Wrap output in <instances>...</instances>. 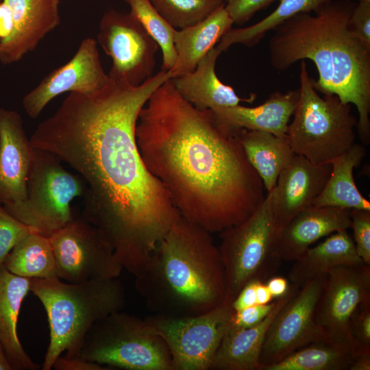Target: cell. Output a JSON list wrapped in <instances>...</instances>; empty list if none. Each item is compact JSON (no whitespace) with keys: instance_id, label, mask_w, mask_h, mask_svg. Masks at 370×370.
<instances>
[{"instance_id":"cell-1","label":"cell","mask_w":370,"mask_h":370,"mask_svg":"<svg viewBox=\"0 0 370 370\" xmlns=\"http://www.w3.org/2000/svg\"><path fill=\"white\" fill-rule=\"evenodd\" d=\"M172 77L171 71L160 70L136 86L109 77L95 93L70 92L29 139L33 147L53 154L84 179V219L134 276L180 216L145 165L135 136L141 109Z\"/></svg>"},{"instance_id":"cell-2","label":"cell","mask_w":370,"mask_h":370,"mask_svg":"<svg viewBox=\"0 0 370 370\" xmlns=\"http://www.w3.org/2000/svg\"><path fill=\"white\" fill-rule=\"evenodd\" d=\"M135 136L145 165L180 215L210 233L243 222L265 197L236 132L184 99L172 78L141 109Z\"/></svg>"},{"instance_id":"cell-3","label":"cell","mask_w":370,"mask_h":370,"mask_svg":"<svg viewBox=\"0 0 370 370\" xmlns=\"http://www.w3.org/2000/svg\"><path fill=\"white\" fill-rule=\"evenodd\" d=\"M356 3L334 0L315 13H300L275 29L269 42L270 62L280 71L305 59L318 71L314 88L335 95L358 112L357 129L365 145L370 141V49L349 31Z\"/></svg>"},{"instance_id":"cell-4","label":"cell","mask_w":370,"mask_h":370,"mask_svg":"<svg viewBox=\"0 0 370 370\" xmlns=\"http://www.w3.org/2000/svg\"><path fill=\"white\" fill-rule=\"evenodd\" d=\"M211 234L180 215L158 244L135 276L153 314L195 316L226 301L225 269Z\"/></svg>"},{"instance_id":"cell-5","label":"cell","mask_w":370,"mask_h":370,"mask_svg":"<svg viewBox=\"0 0 370 370\" xmlns=\"http://www.w3.org/2000/svg\"><path fill=\"white\" fill-rule=\"evenodd\" d=\"M29 291L46 311L49 343L42 370L52 369L63 352L78 357L85 337L97 321L123 310L126 303L124 286L119 278L70 283L57 279H30Z\"/></svg>"},{"instance_id":"cell-6","label":"cell","mask_w":370,"mask_h":370,"mask_svg":"<svg viewBox=\"0 0 370 370\" xmlns=\"http://www.w3.org/2000/svg\"><path fill=\"white\" fill-rule=\"evenodd\" d=\"M297 103L286 138L295 154L313 163H330L354 143L358 119L351 104L335 95L321 97L313 85L304 60L300 64Z\"/></svg>"},{"instance_id":"cell-7","label":"cell","mask_w":370,"mask_h":370,"mask_svg":"<svg viewBox=\"0 0 370 370\" xmlns=\"http://www.w3.org/2000/svg\"><path fill=\"white\" fill-rule=\"evenodd\" d=\"M78 357L111 369L173 370L164 340L145 319L122 310L92 325Z\"/></svg>"},{"instance_id":"cell-8","label":"cell","mask_w":370,"mask_h":370,"mask_svg":"<svg viewBox=\"0 0 370 370\" xmlns=\"http://www.w3.org/2000/svg\"><path fill=\"white\" fill-rule=\"evenodd\" d=\"M271 191L243 222L219 232L218 247L227 282L226 300L234 299L250 280L265 282L280 268Z\"/></svg>"},{"instance_id":"cell-9","label":"cell","mask_w":370,"mask_h":370,"mask_svg":"<svg viewBox=\"0 0 370 370\" xmlns=\"http://www.w3.org/2000/svg\"><path fill=\"white\" fill-rule=\"evenodd\" d=\"M61 162L53 154L34 147L26 198L5 208L48 238L73 220L71 203L83 196L86 189L82 178L66 170Z\"/></svg>"},{"instance_id":"cell-10","label":"cell","mask_w":370,"mask_h":370,"mask_svg":"<svg viewBox=\"0 0 370 370\" xmlns=\"http://www.w3.org/2000/svg\"><path fill=\"white\" fill-rule=\"evenodd\" d=\"M232 302L204 314L170 316L153 314L145 318L165 342L173 370H209L212 360L230 325Z\"/></svg>"},{"instance_id":"cell-11","label":"cell","mask_w":370,"mask_h":370,"mask_svg":"<svg viewBox=\"0 0 370 370\" xmlns=\"http://www.w3.org/2000/svg\"><path fill=\"white\" fill-rule=\"evenodd\" d=\"M49 239L60 280L80 283L119 278L123 267L112 246L84 219H73Z\"/></svg>"},{"instance_id":"cell-12","label":"cell","mask_w":370,"mask_h":370,"mask_svg":"<svg viewBox=\"0 0 370 370\" xmlns=\"http://www.w3.org/2000/svg\"><path fill=\"white\" fill-rule=\"evenodd\" d=\"M97 38L112 59L110 79L136 86L153 75L159 46L130 12L104 13Z\"/></svg>"},{"instance_id":"cell-13","label":"cell","mask_w":370,"mask_h":370,"mask_svg":"<svg viewBox=\"0 0 370 370\" xmlns=\"http://www.w3.org/2000/svg\"><path fill=\"white\" fill-rule=\"evenodd\" d=\"M326 275L300 286L278 312L262 347L259 370L311 343L328 341L315 321L316 307Z\"/></svg>"},{"instance_id":"cell-14","label":"cell","mask_w":370,"mask_h":370,"mask_svg":"<svg viewBox=\"0 0 370 370\" xmlns=\"http://www.w3.org/2000/svg\"><path fill=\"white\" fill-rule=\"evenodd\" d=\"M370 299V264L339 266L326 275L317 304L315 321L326 339L349 347L351 318L358 306ZM355 355V354H354Z\"/></svg>"},{"instance_id":"cell-15","label":"cell","mask_w":370,"mask_h":370,"mask_svg":"<svg viewBox=\"0 0 370 370\" xmlns=\"http://www.w3.org/2000/svg\"><path fill=\"white\" fill-rule=\"evenodd\" d=\"M109 79L100 60L97 41L86 38L69 61L49 73L24 96L23 109L29 117L36 119L60 94H93L101 90Z\"/></svg>"},{"instance_id":"cell-16","label":"cell","mask_w":370,"mask_h":370,"mask_svg":"<svg viewBox=\"0 0 370 370\" xmlns=\"http://www.w3.org/2000/svg\"><path fill=\"white\" fill-rule=\"evenodd\" d=\"M331 171V163L315 164L302 156H293L271 190L277 233L299 212L312 206L323 190Z\"/></svg>"},{"instance_id":"cell-17","label":"cell","mask_w":370,"mask_h":370,"mask_svg":"<svg viewBox=\"0 0 370 370\" xmlns=\"http://www.w3.org/2000/svg\"><path fill=\"white\" fill-rule=\"evenodd\" d=\"M34 147L16 110L0 108V203L5 208L22 203Z\"/></svg>"},{"instance_id":"cell-18","label":"cell","mask_w":370,"mask_h":370,"mask_svg":"<svg viewBox=\"0 0 370 370\" xmlns=\"http://www.w3.org/2000/svg\"><path fill=\"white\" fill-rule=\"evenodd\" d=\"M10 8L13 27L0 41V62L10 64L32 51L60 22V0H3Z\"/></svg>"},{"instance_id":"cell-19","label":"cell","mask_w":370,"mask_h":370,"mask_svg":"<svg viewBox=\"0 0 370 370\" xmlns=\"http://www.w3.org/2000/svg\"><path fill=\"white\" fill-rule=\"evenodd\" d=\"M351 210L332 206H311L295 215L276 236L282 261L294 262L318 240L351 228Z\"/></svg>"},{"instance_id":"cell-20","label":"cell","mask_w":370,"mask_h":370,"mask_svg":"<svg viewBox=\"0 0 370 370\" xmlns=\"http://www.w3.org/2000/svg\"><path fill=\"white\" fill-rule=\"evenodd\" d=\"M299 287L289 284L286 293L275 299L272 310L258 324L246 328L230 325L212 360L209 370H259L260 357L267 332L278 312Z\"/></svg>"},{"instance_id":"cell-21","label":"cell","mask_w":370,"mask_h":370,"mask_svg":"<svg viewBox=\"0 0 370 370\" xmlns=\"http://www.w3.org/2000/svg\"><path fill=\"white\" fill-rule=\"evenodd\" d=\"M299 95V88L286 93L276 91L271 93L263 103L256 107L237 105L210 111L216 122L230 131L246 129L286 137L288 126Z\"/></svg>"},{"instance_id":"cell-22","label":"cell","mask_w":370,"mask_h":370,"mask_svg":"<svg viewBox=\"0 0 370 370\" xmlns=\"http://www.w3.org/2000/svg\"><path fill=\"white\" fill-rule=\"evenodd\" d=\"M221 51L215 46L198 63L192 72L172 78L180 95L196 108L213 110L251 101L240 98L230 86L222 83L215 72L216 61Z\"/></svg>"},{"instance_id":"cell-23","label":"cell","mask_w":370,"mask_h":370,"mask_svg":"<svg viewBox=\"0 0 370 370\" xmlns=\"http://www.w3.org/2000/svg\"><path fill=\"white\" fill-rule=\"evenodd\" d=\"M30 279L0 267V342L13 370H36L18 338L17 324L23 301L29 293Z\"/></svg>"},{"instance_id":"cell-24","label":"cell","mask_w":370,"mask_h":370,"mask_svg":"<svg viewBox=\"0 0 370 370\" xmlns=\"http://www.w3.org/2000/svg\"><path fill=\"white\" fill-rule=\"evenodd\" d=\"M233 24L223 5L197 23L175 29L173 42L177 62L171 70L173 78L193 71Z\"/></svg>"},{"instance_id":"cell-25","label":"cell","mask_w":370,"mask_h":370,"mask_svg":"<svg viewBox=\"0 0 370 370\" xmlns=\"http://www.w3.org/2000/svg\"><path fill=\"white\" fill-rule=\"evenodd\" d=\"M365 263L358 256L352 236L347 230L328 236L316 246L310 247L294 261L288 278L291 284L301 286L308 281L339 266Z\"/></svg>"},{"instance_id":"cell-26","label":"cell","mask_w":370,"mask_h":370,"mask_svg":"<svg viewBox=\"0 0 370 370\" xmlns=\"http://www.w3.org/2000/svg\"><path fill=\"white\" fill-rule=\"evenodd\" d=\"M235 132L265 190L271 191L280 174L295 155L287 138L264 131L241 129Z\"/></svg>"},{"instance_id":"cell-27","label":"cell","mask_w":370,"mask_h":370,"mask_svg":"<svg viewBox=\"0 0 370 370\" xmlns=\"http://www.w3.org/2000/svg\"><path fill=\"white\" fill-rule=\"evenodd\" d=\"M365 155V148L354 143L334 159L328 182L312 206L370 210V203L360 193L353 175L354 168L361 164Z\"/></svg>"},{"instance_id":"cell-28","label":"cell","mask_w":370,"mask_h":370,"mask_svg":"<svg viewBox=\"0 0 370 370\" xmlns=\"http://www.w3.org/2000/svg\"><path fill=\"white\" fill-rule=\"evenodd\" d=\"M3 265L10 273L29 279L58 278L49 239L38 232L28 235L16 245Z\"/></svg>"},{"instance_id":"cell-29","label":"cell","mask_w":370,"mask_h":370,"mask_svg":"<svg viewBox=\"0 0 370 370\" xmlns=\"http://www.w3.org/2000/svg\"><path fill=\"white\" fill-rule=\"evenodd\" d=\"M276 8L256 23L230 29L216 46L221 52L234 44L254 47L271 31L287 19L300 13H315L334 0H279Z\"/></svg>"},{"instance_id":"cell-30","label":"cell","mask_w":370,"mask_h":370,"mask_svg":"<svg viewBox=\"0 0 370 370\" xmlns=\"http://www.w3.org/2000/svg\"><path fill=\"white\" fill-rule=\"evenodd\" d=\"M355 357L347 346L321 341L302 347L260 370H349Z\"/></svg>"},{"instance_id":"cell-31","label":"cell","mask_w":370,"mask_h":370,"mask_svg":"<svg viewBox=\"0 0 370 370\" xmlns=\"http://www.w3.org/2000/svg\"><path fill=\"white\" fill-rule=\"evenodd\" d=\"M130 7V12L138 20L150 36L161 49V70L171 71L177 62L172 27L154 8L149 0H124Z\"/></svg>"},{"instance_id":"cell-32","label":"cell","mask_w":370,"mask_h":370,"mask_svg":"<svg viewBox=\"0 0 370 370\" xmlns=\"http://www.w3.org/2000/svg\"><path fill=\"white\" fill-rule=\"evenodd\" d=\"M158 13L174 28L183 29L197 23L225 0H149Z\"/></svg>"},{"instance_id":"cell-33","label":"cell","mask_w":370,"mask_h":370,"mask_svg":"<svg viewBox=\"0 0 370 370\" xmlns=\"http://www.w3.org/2000/svg\"><path fill=\"white\" fill-rule=\"evenodd\" d=\"M34 232L37 231L14 217L0 203V267L16 245Z\"/></svg>"},{"instance_id":"cell-34","label":"cell","mask_w":370,"mask_h":370,"mask_svg":"<svg viewBox=\"0 0 370 370\" xmlns=\"http://www.w3.org/2000/svg\"><path fill=\"white\" fill-rule=\"evenodd\" d=\"M349 332L355 356L370 354V299L361 303L354 312Z\"/></svg>"},{"instance_id":"cell-35","label":"cell","mask_w":370,"mask_h":370,"mask_svg":"<svg viewBox=\"0 0 370 370\" xmlns=\"http://www.w3.org/2000/svg\"><path fill=\"white\" fill-rule=\"evenodd\" d=\"M353 240L356 251L367 264H370V210H351Z\"/></svg>"},{"instance_id":"cell-36","label":"cell","mask_w":370,"mask_h":370,"mask_svg":"<svg viewBox=\"0 0 370 370\" xmlns=\"http://www.w3.org/2000/svg\"><path fill=\"white\" fill-rule=\"evenodd\" d=\"M350 32L370 49V1H359L355 5L348 22Z\"/></svg>"},{"instance_id":"cell-37","label":"cell","mask_w":370,"mask_h":370,"mask_svg":"<svg viewBox=\"0 0 370 370\" xmlns=\"http://www.w3.org/2000/svg\"><path fill=\"white\" fill-rule=\"evenodd\" d=\"M274 0H225V8L234 23H247L258 11L265 9Z\"/></svg>"},{"instance_id":"cell-38","label":"cell","mask_w":370,"mask_h":370,"mask_svg":"<svg viewBox=\"0 0 370 370\" xmlns=\"http://www.w3.org/2000/svg\"><path fill=\"white\" fill-rule=\"evenodd\" d=\"M275 304L274 299L267 304H255L238 311H234L230 326L246 328L258 324L270 313Z\"/></svg>"},{"instance_id":"cell-39","label":"cell","mask_w":370,"mask_h":370,"mask_svg":"<svg viewBox=\"0 0 370 370\" xmlns=\"http://www.w3.org/2000/svg\"><path fill=\"white\" fill-rule=\"evenodd\" d=\"M52 368L56 370H108V367L84 360L79 357L72 358L60 356Z\"/></svg>"},{"instance_id":"cell-40","label":"cell","mask_w":370,"mask_h":370,"mask_svg":"<svg viewBox=\"0 0 370 370\" xmlns=\"http://www.w3.org/2000/svg\"><path fill=\"white\" fill-rule=\"evenodd\" d=\"M259 282L260 281L250 280L241 288L232 302L234 311H238L257 304L256 289Z\"/></svg>"},{"instance_id":"cell-41","label":"cell","mask_w":370,"mask_h":370,"mask_svg":"<svg viewBox=\"0 0 370 370\" xmlns=\"http://www.w3.org/2000/svg\"><path fill=\"white\" fill-rule=\"evenodd\" d=\"M13 27L12 15L8 4L0 2V41L7 38L11 34Z\"/></svg>"},{"instance_id":"cell-42","label":"cell","mask_w":370,"mask_h":370,"mask_svg":"<svg viewBox=\"0 0 370 370\" xmlns=\"http://www.w3.org/2000/svg\"><path fill=\"white\" fill-rule=\"evenodd\" d=\"M273 297H280L285 295L289 288L288 280L282 277H271L267 282Z\"/></svg>"},{"instance_id":"cell-43","label":"cell","mask_w":370,"mask_h":370,"mask_svg":"<svg viewBox=\"0 0 370 370\" xmlns=\"http://www.w3.org/2000/svg\"><path fill=\"white\" fill-rule=\"evenodd\" d=\"M256 294L257 304H267L273 301V297L265 282H258Z\"/></svg>"},{"instance_id":"cell-44","label":"cell","mask_w":370,"mask_h":370,"mask_svg":"<svg viewBox=\"0 0 370 370\" xmlns=\"http://www.w3.org/2000/svg\"><path fill=\"white\" fill-rule=\"evenodd\" d=\"M370 354H361L356 356L350 366L349 370H369Z\"/></svg>"},{"instance_id":"cell-45","label":"cell","mask_w":370,"mask_h":370,"mask_svg":"<svg viewBox=\"0 0 370 370\" xmlns=\"http://www.w3.org/2000/svg\"><path fill=\"white\" fill-rule=\"evenodd\" d=\"M0 370H13L1 342H0Z\"/></svg>"},{"instance_id":"cell-46","label":"cell","mask_w":370,"mask_h":370,"mask_svg":"<svg viewBox=\"0 0 370 370\" xmlns=\"http://www.w3.org/2000/svg\"><path fill=\"white\" fill-rule=\"evenodd\" d=\"M353 1H357L358 2H359V1H370V0H353Z\"/></svg>"},{"instance_id":"cell-47","label":"cell","mask_w":370,"mask_h":370,"mask_svg":"<svg viewBox=\"0 0 370 370\" xmlns=\"http://www.w3.org/2000/svg\"><path fill=\"white\" fill-rule=\"evenodd\" d=\"M3 0H0V2H1Z\"/></svg>"}]
</instances>
